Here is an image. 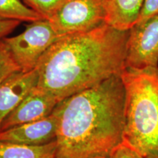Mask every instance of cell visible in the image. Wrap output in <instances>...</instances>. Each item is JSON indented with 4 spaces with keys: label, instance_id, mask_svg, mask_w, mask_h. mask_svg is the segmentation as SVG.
Returning a JSON list of instances; mask_svg holds the SVG:
<instances>
[{
    "label": "cell",
    "instance_id": "6da1fadb",
    "mask_svg": "<svg viewBox=\"0 0 158 158\" xmlns=\"http://www.w3.org/2000/svg\"><path fill=\"white\" fill-rule=\"evenodd\" d=\"M128 35L129 30L105 23L91 31L61 37L40 59L37 86L59 102L121 75Z\"/></svg>",
    "mask_w": 158,
    "mask_h": 158
},
{
    "label": "cell",
    "instance_id": "7a4b0ae2",
    "mask_svg": "<svg viewBox=\"0 0 158 158\" xmlns=\"http://www.w3.org/2000/svg\"><path fill=\"white\" fill-rule=\"evenodd\" d=\"M125 89L121 75L59 101L57 158L107 157L123 141Z\"/></svg>",
    "mask_w": 158,
    "mask_h": 158
},
{
    "label": "cell",
    "instance_id": "3957f363",
    "mask_svg": "<svg viewBox=\"0 0 158 158\" xmlns=\"http://www.w3.org/2000/svg\"><path fill=\"white\" fill-rule=\"evenodd\" d=\"M123 141L144 157H158V67L125 68Z\"/></svg>",
    "mask_w": 158,
    "mask_h": 158
},
{
    "label": "cell",
    "instance_id": "277c9868",
    "mask_svg": "<svg viewBox=\"0 0 158 158\" xmlns=\"http://www.w3.org/2000/svg\"><path fill=\"white\" fill-rule=\"evenodd\" d=\"M106 0H65L48 19L59 37L86 32L106 23Z\"/></svg>",
    "mask_w": 158,
    "mask_h": 158
},
{
    "label": "cell",
    "instance_id": "5b68a950",
    "mask_svg": "<svg viewBox=\"0 0 158 158\" xmlns=\"http://www.w3.org/2000/svg\"><path fill=\"white\" fill-rule=\"evenodd\" d=\"M47 19L32 21L15 37H4L22 72L36 68L40 59L59 38Z\"/></svg>",
    "mask_w": 158,
    "mask_h": 158
},
{
    "label": "cell",
    "instance_id": "8992f818",
    "mask_svg": "<svg viewBox=\"0 0 158 158\" xmlns=\"http://www.w3.org/2000/svg\"><path fill=\"white\" fill-rule=\"evenodd\" d=\"M158 67V14L136 23L129 30L125 68Z\"/></svg>",
    "mask_w": 158,
    "mask_h": 158
},
{
    "label": "cell",
    "instance_id": "52a82bcc",
    "mask_svg": "<svg viewBox=\"0 0 158 158\" xmlns=\"http://www.w3.org/2000/svg\"><path fill=\"white\" fill-rule=\"evenodd\" d=\"M58 102L54 96L36 86L4 119L0 131L42 119L51 114Z\"/></svg>",
    "mask_w": 158,
    "mask_h": 158
},
{
    "label": "cell",
    "instance_id": "ba28073f",
    "mask_svg": "<svg viewBox=\"0 0 158 158\" xmlns=\"http://www.w3.org/2000/svg\"><path fill=\"white\" fill-rule=\"evenodd\" d=\"M58 122L53 113L42 119L0 131V141L38 146L56 141Z\"/></svg>",
    "mask_w": 158,
    "mask_h": 158
},
{
    "label": "cell",
    "instance_id": "9c48e42d",
    "mask_svg": "<svg viewBox=\"0 0 158 158\" xmlns=\"http://www.w3.org/2000/svg\"><path fill=\"white\" fill-rule=\"evenodd\" d=\"M36 69L29 72L15 73L0 84V127L4 119L37 85Z\"/></svg>",
    "mask_w": 158,
    "mask_h": 158
},
{
    "label": "cell",
    "instance_id": "30bf717a",
    "mask_svg": "<svg viewBox=\"0 0 158 158\" xmlns=\"http://www.w3.org/2000/svg\"><path fill=\"white\" fill-rule=\"evenodd\" d=\"M144 0H106V23L118 30H130L137 23Z\"/></svg>",
    "mask_w": 158,
    "mask_h": 158
},
{
    "label": "cell",
    "instance_id": "8fae6325",
    "mask_svg": "<svg viewBox=\"0 0 158 158\" xmlns=\"http://www.w3.org/2000/svg\"><path fill=\"white\" fill-rule=\"evenodd\" d=\"M56 152V141L32 146L0 141V158H57Z\"/></svg>",
    "mask_w": 158,
    "mask_h": 158
},
{
    "label": "cell",
    "instance_id": "7c38bea8",
    "mask_svg": "<svg viewBox=\"0 0 158 158\" xmlns=\"http://www.w3.org/2000/svg\"><path fill=\"white\" fill-rule=\"evenodd\" d=\"M40 19H43L21 0H0V21L15 20L32 22Z\"/></svg>",
    "mask_w": 158,
    "mask_h": 158
},
{
    "label": "cell",
    "instance_id": "4fadbf2b",
    "mask_svg": "<svg viewBox=\"0 0 158 158\" xmlns=\"http://www.w3.org/2000/svg\"><path fill=\"white\" fill-rule=\"evenodd\" d=\"M21 69L12 54L5 39H0V84Z\"/></svg>",
    "mask_w": 158,
    "mask_h": 158
},
{
    "label": "cell",
    "instance_id": "5bb4252c",
    "mask_svg": "<svg viewBox=\"0 0 158 158\" xmlns=\"http://www.w3.org/2000/svg\"><path fill=\"white\" fill-rule=\"evenodd\" d=\"M25 5L35 10L43 19L48 20L65 0H23Z\"/></svg>",
    "mask_w": 158,
    "mask_h": 158
},
{
    "label": "cell",
    "instance_id": "9a60e30c",
    "mask_svg": "<svg viewBox=\"0 0 158 158\" xmlns=\"http://www.w3.org/2000/svg\"><path fill=\"white\" fill-rule=\"evenodd\" d=\"M106 158H145L138 152L126 143L122 141L112 150Z\"/></svg>",
    "mask_w": 158,
    "mask_h": 158
},
{
    "label": "cell",
    "instance_id": "2e32d148",
    "mask_svg": "<svg viewBox=\"0 0 158 158\" xmlns=\"http://www.w3.org/2000/svg\"><path fill=\"white\" fill-rule=\"evenodd\" d=\"M158 14V0H144L137 23Z\"/></svg>",
    "mask_w": 158,
    "mask_h": 158
},
{
    "label": "cell",
    "instance_id": "e0dca14e",
    "mask_svg": "<svg viewBox=\"0 0 158 158\" xmlns=\"http://www.w3.org/2000/svg\"><path fill=\"white\" fill-rule=\"evenodd\" d=\"M21 21L10 20L0 21V39L5 37L13 31L20 24Z\"/></svg>",
    "mask_w": 158,
    "mask_h": 158
},
{
    "label": "cell",
    "instance_id": "ac0fdd59",
    "mask_svg": "<svg viewBox=\"0 0 158 158\" xmlns=\"http://www.w3.org/2000/svg\"><path fill=\"white\" fill-rule=\"evenodd\" d=\"M146 158H158L157 157H146Z\"/></svg>",
    "mask_w": 158,
    "mask_h": 158
},
{
    "label": "cell",
    "instance_id": "d6986e66",
    "mask_svg": "<svg viewBox=\"0 0 158 158\" xmlns=\"http://www.w3.org/2000/svg\"><path fill=\"white\" fill-rule=\"evenodd\" d=\"M98 158H106V157H98Z\"/></svg>",
    "mask_w": 158,
    "mask_h": 158
}]
</instances>
